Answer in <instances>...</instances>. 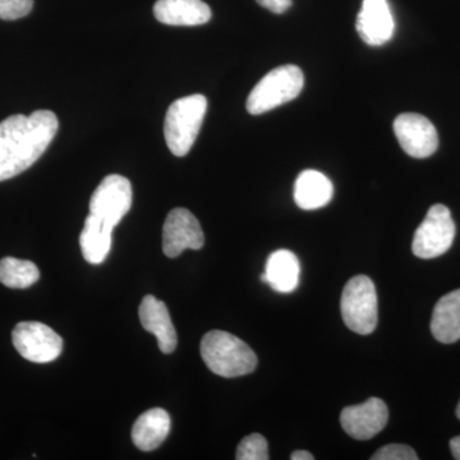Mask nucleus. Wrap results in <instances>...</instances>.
Wrapping results in <instances>:
<instances>
[{
    "instance_id": "6e6552de",
    "label": "nucleus",
    "mask_w": 460,
    "mask_h": 460,
    "mask_svg": "<svg viewBox=\"0 0 460 460\" xmlns=\"http://www.w3.org/2000/svg\"><path fill=\"white\" fill-rule=\"evenodd\" d=\"M14 348L23 358L33 363L56 361L63 350V339L45 323L23 321L12 332Z\"/></svg>"
},
{
    "instance_id": "f257e3e1",
    "label": "nucleus",
    "mask_w": 460,
    "mask_h": 460,
    "mask_svg": "<svg viewBox=\"0 0 460 460\" xmlns=\"http://www.w3.org/2000/svg\"><path fill=\"white\" fill-rule=\"evenodd\" d=\"M59 122L50 111L16 114L0 122V181L31 168L56 137Z\"/></svg>"
},
{
    "instance_id": "f03ea898",
    "label": "nucleus",
    "mask_w": 460,
    "mask_h": 460,
    "mask_svg": "<svg viewBox=\"0 0 460 460\" xmlns=\"http://www.w3.org/2000/svg\"><path fill=\"white\" fill-rule=\"evenodd\" d=\"M201 357L208 370L223 377H239L251 374L257 367L256 353L243 341L213 330L202 338Z\"/></svg>"
},
{
    "instance_id": "5701e85b",
    "label": "nucleus",
    "mask_w": 460,
    "mask_h": 460,
    "mask_svg": "<svg viewBox=\"0 0 460 460\" xmlns=\"http://www.w3.org/2000/svg\"><path fill=\"white\" fill-rule=\"evenodd\" d=\"M372 460H417L419 456L411 447L404 444H390L378 449Z\"/></svg>"
},
{
    "instance_id": "ddd939ff",
    "label": "nucleus",
    "mask_w": 460,
    "mask_h": 460,
    "mask_svg": "<svg viewBox=\"0 0 460 460\" xmlns=\"http://www.w3.org/2000/svg\"><path fill=\"white\" fill-rule=\"evenodd\" d=\"M138 316L144 329L155 335L159 349L165 354L174 352L178 343L177 332L164 302L159 301L154 296H145Z\"/></svg>"
},
{
    "instance_id": "f3484780",
    "label": "nucleus",
    "mask_w": 460,
    "mask_h": 460,
    "mask_svg": "<svg viewBox=\"0 0 460 460\" xmlns=\"http://www.w3.org/2000/svg\"><path fill=\"white\" fill-rule=\"evenodd\" d=\"M334 186L321 172H302L295 183V201L302 210H317L332 201Z\"/></svg>"
},
{
    "instance_id": "9b49d317",
    "label": "nucleus",
    "mask_w": 460,
    "mask_h": 460,
    "mask_svg": "<svg viewBox=\"0 0 460 460\" xmlns=\"http://www.w3.org/2000/svg\"><path fill=\"white\" fill-rule=\"evenodd\" d=\"M389 411L380 398H370L358 405L344 408L341 414V428L356 440H368L385 429Z\"/></svg>"
},
{
    "instance_id": "a211bd4d",
    "label": "nucleus",
    "mask_w": 460,
    "mask_h": 460,
    "mask_svg": "<svg viewBox=\"0 0 460 460\" xmlns=\"http://www.w3.org/2000/svg\"><path fill=\"white\" fill-rule=\"evenodd\" d=\"M431 332L436 341L452 344L460 339V289L438 299L431 319Z\"/></svg>"
},
{
    "instance_id": "393cba45",
    "label": "nucleus",
    "mask_w": 460,
    "mask_h": 460,
    "mask_svg": "<svg viewBox=\"0 0 460 460\" xmlns=\"http://www.w3.org/2000/svg\"><path fill=\"white\" fill-rule=\"evenodd\" d=\"M450 450H452L454 459L460 460V435L450 440Z\"/></svg>"
},
{
    "instance_id": "7ed1b4c3",
    "label": "nucleus",
    "mask_w": 460,
    "mask_h": 460,
    "mask_svg": "<svg viewBox=\"0 0 460 460\" xmlns=\"http://www.w3.org/2000/svg\"><path fill=\"white\" fill-rule=\"evenodd\" d=\"M206 111L208 100L199 93L172 102L165 115L164 135L172 155L181 157L190 153L204 123Z\"/></svg>"
},
{
    "instance_id": "20e7f679",
    "label": "nucleus",
    "mask_w": 460,
    "mask_h": 460,
    "mask_svg": "<svg viewBox=\"0 0 460 460\" xmlns=\"http://www.w3.org/2000/svg\"><path fill=\"white\" fill-rule=\"evenodd\" d=\"M305 86L301 68L293 65L278 66L251 91L247 99V111L252 115L268 113L272 109L298 98Z\"/></svg>"
},
{
    "instance_id": "a878e982",
    "label": "nucleus",
    "mask_w": 460,
    "mask_h": 460,
    "mask_svg": "<svg viewBox=\"0 0 460 460\" xmlns=\"http://www.w3.org/2000/svg\"><path fill=\"white\" fill-rule=\"evenodd\" d=\"M290 459L292 460H314V456L310 452H305V450H296V452L293 453L290 456Z\"/></svg>"
},
{
    "instance_id": "dca6fc26",
    "label": "nucleus",
    "mask_w": 460,
    "mask_h": 460,
    "mask_svg": "<svg viewBox=\"0 0 460 460\" xmlns=\"http://www.w3.org/2000/svg\"><path fill=\"white\" fill-rule=\"evenodd\" d=\"M172 420L163 408H153L142 413L132 429V440L142 452L155 450L164 443L171 432Z\"/></svg>"
},
{
    "instance_id": "39448f33",
    "label": "nucleus",
    "mask_w": 460,
    "mask_h": 460,
    "mask_svg": "<svg viewBox=\"0 0 460 460\" xmlns=\"http://www.w3.org/2000/svg\"><path fill=\"white\" fill-rule=\"evenodd\" d=\"M341 317L348 329L368 335L377 326L376 287L366 275H358L345 284L341 302Z\"/></svg>"
},
{
    "instance_id": "2eb2a0df",
    "label": "nucleus",
    "mask_w": 460,
    "mask_h": 460,
    "mask_svg": "<svg viewBox=\"0 0 460 460\" xmlns=\"http://www.w3.org/2000/svg\"><path fill=\"white\" fill-rule=\"evenodd\" d=\"M301 266L292 251L278 250L268 257L262 283L269 284L279 293H292L298 288Z\"/></svg>"
},
{
    "instance_id": "4468645a",
    "label": "nucleus",
    "mask_w": 460,
    "mask_h": 460,
    "mask_svg": "<svg viewBox=\"0 0 460 460\" xmlns=\"http://www.w3.org/2000/svg\"><path fill=\"white\" fill-rule=\"evenodd\" d=\"M154 14L169 26H199L211 20V9L202 0H157Z\"/></svg>"
},
{
    "instance_id": "aec40b11",
    "label": "nucleus",
    "mask_w": 460,
    "mask_h": 460,
    "mask_svg": "<svg viewBox=\"0 0 460 460\" xmlns=\"http://www.w3.org/2000/svg\"><path fill=\"white\" fill-rule=\"evenodd\" d=\"M40 278L38 266L27 260L4 257L0 260V283L12 289H26Z\"/></svg>"
},
{
    "instance_id": "412c9836",
    "label": "nucleus",
    "mask_w": 460,
    "mask_h": 460,
    "mask_svg": "<svg viewBox=\"0 0 460 460\" xmlns=\"http://www.w3.org/2000/svg\"><path fill=\"white\" fill-rule=\"evenodd\" d=\"M235 458L238 460H268V441L260 434H251L239 443Z\"/></svg>"
},
{
    "instance_id": "423d86ee",
    "label": "nucleus",
    "mask_w": 460,
    "mask_h": 460,
    "mask_svg": "<svg viewBox=\"0 0 460 460\" xmlns=\"http://www.w3.org/2000/svg\"><path fill=\"white\" fill-rule=\"evenodd\" d=\"M454 238L456 224L449 208L441 204L434 205L414 233L411 251L420 259H436L450 250Z\"/></svg>"
},
{
    "instance_id": "1a4fd4ad",
    "label": "nucleus",
    "mask_w": 460,
    "mask_h": 460,
    "mask_svg": "<svg viewBox=\"0 0 460 460\" xmlns=\"http://www.w3.org/2000/svg\"><path fill=\"white\" fill-rule=\"evenodd\" d=\"M205 235L198 217L183 208H172L163 228V251L174 259L186 250L204 247Z\"/></svg>"
},
{
    "instance_id": "9d476101",
    "label": "nucleus",
    "mask_w": 460,
    "mask_h": 460,
    "mask_svg": "<svg viewBox=\"0 0 460 460\" xmlns=\"http://www.w3.org/2000/svg\"><path fill=\"white\" fill-rule=\"evenodd\" d=\"M396 140L402 150L416 159H426L438 147V135L428 118L416 113H402L394 120Z\"/></svg>"
},
{
    "instance_id": "0eeeda50",
    "label": "nucleus",
    "mask_w": 460,
    "mask_h": 460,
    "mask_svg": "<svg viewBox=\"0 0 460 460\" xmlns=\"http://www.w3.org/2000/svg\"><path fill=\"white\" fill-rule=\"evenodd\" d=\"M132 201L131 181L122 175L111 174L91 196L90 214L114 229L131 210Z\"/></svg>"
},
{
    "instance_id": "4be33fe9",
    "label": "nucleus",
    "mask_w": 460,
    "mask_h": 460,
    "mask_svg": "<svg viewBox=\"0 0 460 460\" xmlns=\"http://www.w3.org/2000/svg\"><path fill=\"white\" fill-rule=\"evenodd\" d=\"M33 0H0V20L14 21L29 16Z\"/></svg>"
},
{
    "instance_id": "b1692460",
    "label": "nucleus",
    "mask_w": 460,
    "mask_h": 460,
    "mask_svg": "<svg viewBox=\"0 0 460 460\" xmlns=\"http://www.w3.org/2000/svg\"><path fill=\"white\" fill-rule=\"evenodd\" d=\"M261 7L269 9L272 13L281 14L292 7V0H256Z\"/></svg>"
},
{
    "instance_id": "bb28decb",
    "label": "nucleus",
    "mask_w": 460,
    "mask_h": 460,
    "mask_svg": "<svg viewBox=\"0 0 460 460\" xmlns=\"http://www.w3.org/2000/svg\"><path fill=\"white\" fill-rule=\"evenodd\" d=\"M456 417H458V419L460 420V402H459L458 407H456Z\"/></svg>"
},
{
    "instance_id": "f8f14e48",
    "label": "nucleus",
    "mask_w": 460,
    "mask_h": 460,
    "mask_svg": "<svg viewBox=\"0 0 460 460\" xmlns=\"http://www.w3.org/2000/svg\"><path fill=\"white\" fill-rule=\"evenodd\" d=\"M356 29L362 40L371 47H381L392 40L395 23L387 0H363Z\"/></svg>"
},
{
    "instance_id": "6ab92c4d",
    "label": "nucleus",
    "mask_w": 460,
    "mask_h": 460,
    "mask_svg": "<svg viewBox=\"0 0 460 460\" xmlns=\"http://www.w3.org/2000/svg\"><path fill=\"white\" fill-rule=\"evenodd\" d=\"M113 230L91 214L86 217L80 235V246L87 262L100 265L105 261L111 252Z\"/></svg>"
}]
</instances>
